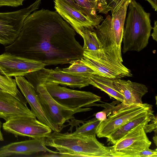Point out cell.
I'll list each match as a JSON object with an SVG mask.
<instances>
[{"mask_svg": "<svg viewBox=\"0 0 157 157\" xmlns=\"http://www.w3.org/2000/svg\"><path fill=\"white\" fill-rule=\"evenodd\" d=\"M122 42L123 53L130 51L140 52L148 45L152 29L150 13L146 12L136 0H131L128 6Z\"/></svg>", "mask_w": 157, "mask_h": 157, "instance_id": "3", "label": "cell"}, {"mask_svg": "<svg viewBox=\"0 0 157 157\" xmlns=\"http://www.w3.org/2000/svg\"><path fill=\"white\" fill-rule=\"evenodd\" d=\"M100 121L95 118L83 123L76 128V131L70 134L73 135H96L97 128Z\"/></svg>", "mask_w": 157, "mask_h": 157, "instance_id": "24", "label": "cell"}, {"mask_svg": "<svg viewBox=\"0 0 157 157\" xmlns=\"http://www.w3.org/2000/svg\"><path fill=\"white\" fill-rule=\"evenodd\" d=\"M150 4L152 7L155 11H157V0H145Z\"/></svg>", "mask_w": 157, "mask_h": 157, "instance_id": "34", "label": "cell"}, {"mask_svg": "<svg viewBox=\"0 0 157 157\" xmlns=\"http://www.w3.org/2000/svg\"><path fill=\"white\" fill-rule=\"evenodd\" d=\"M68 4H69L71 6L76 9V10L81 12V10L80 9L78 6L75 3L73 0H64Z\"/></svg>", "mask_w": 157, "mask_h": 157, "instance_id": "33", "label": "cell"}, {"mask_svg": "<svg viewBox=\"0 0 157 157\" xmlns=\"http://www.w3.org/2000/svg\"><path fill=\"white\" fill-rule=\"evenodd\" d=\"M74 30L56 11L42 9L25 19L19 36L5 52L46 66L71 63L83 57Z\"/></svg>", "mask_w": 157, "mask_h": 157, "instance_id": "1", "label": "cell"}, {"mask_svg": "<svg viewBox=\"0 0 157 157\" xmlns=\"http://www.w3.org/2000/svg\"><path fill=\"white\" fill-rule=\"evenodd\" d=\"M88 79L90 85L105 92L110 97L121 103L123 102L124 97L115 86L113 79L92 74L88 77Z\"/></svg>", "mask_w": 157, "mask_h": 157, "instance_id": "20", "label": "cell"}, {"mask_svg": "<svg viewBox=\"0 0 157 157\" xmlns=\"http://www.w3.org/2000/svg\"><path fill=\"white\" fill-rule=\"evenodd\" d=\"M59 153L46 147L44 138L12 143L0 148V157L15 155H30L40 152Z\"/></svg>", "mask_w": 157, "mask_h": 157, "instance_id": "16", "label": "cell"}, {"mask_svg": "<svg viewBox=\"0 0 157 157\" xmlns=\"http://www.w3.org/2000/svg\"><path fill=\"white\" fill-rule=\"evenodd\" d=\"M81 61L92 69L95 74L113 79L132 76L131 70L122 63L102 49L84 51Z\"/></svg>", "mask_w": 157, "mask_h": 157, "instance_id": "4", "label": "cell"}, {"mask_svg": "<svg viewBox=\"0 0 157 157\" xmlns=\"http://www.w3.org/2000/svg\"><path fill=\"white\" fill-rule=\"evenodd\" d=\"M45 66L41 62L5 52L0 55V70L8 76L24 77L29 73L43 69Z\"/></svg>", "mask_w": 157, "mask_h": 157, "instance_id": "12", "label": "cell"}, {"mask_svg": "<svg viewBox=\"0 0 157 157\" xmlns=\"http://www.w3.org/2000/svg\"><path fill=\"white\" fill-rule=\"evenodd\" d=\"M146 124L134 128L111 146L112 157H130L133 154L149 148L151 143L145 131Z\"/></svg>", "mask_w": 157, "mask_h": 157, "instance_id": "11", "label": "cell"}, {"mask_svg": "<svg viewBox=\"0 0 157 157\" xmlns=\"http://www.w3.org/2000/svg\"><path fill=\"white\" fill-rule=\"evenodd\" d=\"M98 11L99 13L107 14L111 11V8L107 5L106 0H95Z\"/></svg>", "mask_w": 157, "mask_h": 157, "instance_id": "28", "label": "cell"}, {"mask_svg": "<svg viewBox=\"0 0 157 157\" xmlns=\"http://www.w3.org/2000/svg\"><path fill=\"white\" fill-rule=\"evenodd\" d=\"M126 2L124 4L112 15V30L117 49L121 54V44L123 36V30L128 3Z\"/></svg>", "mask_w": 157, "mask_h": 157, "instance_id": "19", "label": "cell"}, {"mask_svg": "<svg viewBox=\"0 0 157 157\" xmlns=\"http://www.w3.org/2000/svg\"><path fill=\"white\" fill-rule=\"evenodd\" d=\"M17 86L29 105L31 110L38 120L49 126L53 131L61 130L49 120L43 112L36 90L34 86L24 76L15 77Z\"/></svg>", "mask_w": 157, "mask_h": 157, "instance_id": "14", "label": "cell"}, {"mask_svg": "<svg viewBox=\"0 0 157 157\" xmlns=\"http://www.w3.org/2000/svg\"><path fill=\"white\" fill-rule=\"evenodd\" d=\"M96 135H73L54 131L44 140L46 146L55 148L63 157H112L111 147L100 142Z\"/></svg>", "mask_w": 157, "mask_h": 157, "instance_id": "2", "label": "cell"}, {"mask_svg": "<svg viewBox=\"0 0 157 157\" xmlns=\"http://www.w3.org/2000/svg\"><path fill=\"white\" fill-rule=\"evenodd\" d=\"M152 106L145 103L125 105L121 103L113 108L111 114L100 121L96 135L99 138L106 137L128 121L152 109Z\"/></svg>", "mask_w": 157, "mask_h": 157, "instance_id": "5", "label": "cell"}, {"mask_svg": "<svg viewBox=\"0 0 157 157\" xmlns=\"http://www.w3.org/2000/svg\"><path fill=\"white\" fill-rule=\"evenodd\" d=\"M0 87L5 92L20 98L24 97L17 88L15 79L6 75L0 70Z\"/></svg>", "mask_w": 157, "mask_h": 157, "instance_id": "23", "label": "cell"}, {"mask_svg": "<svg viewBox=\"0 0 157 157\" xmlns=\"http://www.w3.org/2000/svg\"><path fill=\"white\" fill-rule=\"evenodd\" d=\"M152 109L128 121L107 137L109 144L114 145L126 134L139 125L147 124L154 117Z\"/></svg>", "mask_w": 157, "mask_h": 157, "instance_id": "18", "label": "cell"}, {"mask_svg": "<svg viewBox=\"0 0 157 157\" xmlns=\"http://www.w3.org/2000/svg\"><path fill=\"white\" fill-rule=\"evenodd\" d=\"M54 2L56 11L78 33L85 28L94 29L104 20L101 15L92 17L85 15L64 0H54Z\"/></svg>", "mask_w": 157, "mask_h": 157, "instance_id": "13", "label": "cell"}, {"mask_svg": "<svg viewBox=\"0 0 157 157\" xmlns=\"http://www.w3.org/2000/svg\"><path fill=\"white\" fill-rule=\"evenodd\" d=\"M153 32L151 34L152 38L154 40L157 41V21H154V25L153 28Z\"/></svg>", "mask_w": 157, "mask_h": 157, "instance_id": "32", "label": "cell"}, {"mask_svg": "<svg viewBox=\"0 0 157 157\" xmlns=\"http://www.w3.org/2000/svg\"><path fill=\"white\" fill-rule=\"evenodd\" d=\"M41 0H36L25 8L17 11L0 13V44L9 45L19 36L25 18L39 8Z\"/></svg>", "mask_w": 157, "mask_h": 157, "instance_id": "8", "label": "cell"}, {"mask_svg": "<svg viewBox=\"0 0 157 157\" xmlns=\"http://www.w3.org/2000/svg\"><path fill=\"white\" fill-rule=\"evenodd\" d=\"M2 126V123L0 121V141H4V138L3 134L1 131V128Z\"/></svg>", "mask_w": 157, "mask_h": 157, "instance_id": "35", "label": "cell"}, {"mask_svg": "<svg viewBox=\"0 0 157 157\" xmlns=\"http://www.w3.org/2000/svg\"><path fill=\"white\" fill-rule=\"evenodd\" d=\"M131 0H106L107 5L111 8V13L113 15L119 8L128 1Z\"/></svg>", "mask_w": 157, "mask_h": 157, "instance_id": "26", "label": "cell"}, {"mask_svg": "<svg viewBox=\"0 0 157 157\" xmlns=\"http://www.w3.org/2000/svg\"><path fill=\"white\" fill-rule=\"evenodd\" d=\"M155 132V135L153 137V140L154 143L155 144V145L157 146V131Z\"/></svg>", "mask_w": 157, "mask_h": 157, "instance_id": "36", "label": "cell"}, {"mask_svg": "<svg viewBox=\"0 0 157 157\" xmlns=\"http://www.w3.org/2000/svg\"><path fill=\"white\" fill-rule=\"evenodd\" d=\"M24 77L34 87L46 82H53L73 88H81L90 85L88 78L67 73L58 67L54 70L44 68L29 73Z\"/></svg>", "mask_w": 157, "mask_h": 157, "instance_id": "10", "label": "cell"}, {"mask_svg": "<svg viewBox=\"0 0 157 157\" xmlns=\"http://www.w3.org/2000/svg\"><path fill=\"white\" fill-rule=\"evenodd\" d=\"M130 157H157V149L151 150L149 148L131 155Z\"/></svg>", "mask_w": 157, "mask_h": 157, "instance_id": "27", "label": "cell"}, {"mask_svg": "<svg viewBox=\"0 0 157 157\" xmlns=\"http://www.w3.org/2000/svg\"><path fill=\"white\" fill-rule=\"evenodd\" d=\"M95 118L100 121H105L107 118V114L105 110L98 112L95 114Z\"/></svg>", "mask_w": 157, "mask_h": 157, "instance_id": "31", "label": "cell"}, {"mask_svg": "<svg viewBox=\"0 0 157 157\" xmlns=\"http://www.w3.org/2000/svg\"><path fill=\"white\" fill-rule=\"evenodd\" d=\"M42 84L56 101L70 109L88 107L101 99L100 97L90 92L71 90L53 82H46Z\"/></svg>", "mask_w": 157, "mask_h": 157, "instance_id": "6", "label": "cell"}, {"mask_svg": "<svg viewBox=\"0 0 157 157\" xmlns=\"http://www.w3.org/2000/svg\"><path fill=\"white\" fill-rule=\"evenodd\" d=\"M0 91H4L0 87Z\"/></svg>", "mask_w": 157, "mask_h": 157, "instance_id": "37", "label": "cell"}, {"mask_svg": "<svg viewBox=\"0 0 157 157\" xmlns=\"http://www.w3.org/2000/svg\"><path fill=\"white\" fill-rule=\"evenodd\" d=\"M36 116H17L10 119L2 124L3 130L15 137L28 136L33 139L44 138L52 129L37 120Z\"/></svg>", "mask_w": 157, "mask_h": 157, "instance_id": "9", "label": "cell"}, {"mask_svg": "<svg viewBox=\"0 0 157 157\" xmlns=\"http://www.w3.org/2000/svg\"><path fill=\"white\" fill-rule=\"evenodd\" d=\"M113 83L124 97L123 104L130 105L143 103L142 98L148 92L145 85L121 79H113Z\"/></svg>", "mask_w": 157, "mask_h": 157, "instance_id": "17", "label": "cell"}, {"mask_svg": "<svg viewBox=\"0 0 157 157\" xmlns=\"http://www.w3.org/2000/svg\"><path fill=\"white\" fill-rule=\"evenodd\" d=\"M25 98H20L0 91V118L5 121L17 116H35L28 108Z\"/></svg>", "mask_w": 157, "mask_h": 157, "instance_id": "15", "label": "cell"}, {"mask_svg": "<svg viewBox=\"0 0 157 157\" xmlns=\"http://www.w3.org/2000/svg\"><path fill=\"white\" fill-rule=\"evenodd\" d=\"M34 87L46 116L51 123L60 130L65 123L74 118V114L92 109L90 108L74 109L67 108L58 103L52 98L44 84H38Z\"/></svg>", "mask_w": 157, "mask_h": 157, "instance_id": "7", "label": "cell"}, {"mask_svg": "<svg viewBox=\"0 0 157 157\" xmlns=\"http://www.w3.org/2000/svg\"><path fill=\"white\" fill-rule=\"evenodd\" d=\"M82 13L90 17H97L98 11L95 0H73Z\"/></svg>", "mask_w": 157, "mask_h": 157, "instance_id": "25", "label": "cell"}, {"mask_svg": "<svg viewBox=\"0 0 157 157\" xmlns=\"http://www.w3.org/2000/svg\"><path fill=\"white\" fill-rule=\"evenodd\" d=\"M94 29L85 28L78 33L83 38L84 51L96 50L103 49L102 45L98 39Z\"/></svg>", "mask_w": 157, "mask_h": 157, "instance_id": "21", "label": "cell"}, {"mask_svg": "<svg viewBox=\"0 0 157 157\" xmlns=\"http://www.w3.org/2000/svg\"><path fill=\"white\" fill-rule=\"evenodd\" d=\"M157 117L155 116L152 120L145 126L144 128L146 133L157 131Z\"/></svg>", "mask_w": 157, "mask_h": 157, "instance_id": "30", "label": "cell"}, {"mask_svg": "<svg viewBox=\"0 0 157 157\" xmlns=\"http://www.w3.org/2000/svg\"><path fill=\"white\" fill-rule=\"evenodd\" d=\"M71 65L67 68H60L63 72L73 75L88 78L92 74H95L94 71L90 67L83 63L80 59L72 62Z\"/></svg>", "mask_w": 157, "mask_h": 157, "instance_id": "22", "label": "cell"}, {"mask_svg": "<svg viewBox=\"0 0 157 157\" xmlns=\"http://www.w3.org/2000/svg\"><path fill=\"white\" fill-rule=\"evenodd\" d=\"M25 0H0V6H7L17 7L23 5Z\"/></svg>", "mask_w": 157, "mask_h": 157, "instance_id": "29", "label": "cell"}]
</instances>
